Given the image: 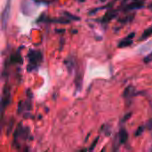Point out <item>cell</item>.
Here are the masks:
<instances>
[{
    "mask_svg": "<svg viewBox=\"0 0 152 152\" xmlns=\"http://www.w3.org/2000/svg\"><path fill=\"white\" fill-rule=\"evenodd\" d=\"M133 1H140V0H133Z\"/></svg>",
    "mask_w": 152,
    "mask_h": 152,
    "instance_id": "cell-24",
    "label": "cell"
},
{
    "mask_svg": "<svg viewBox=\"0 0 152 152\" xmlns=\"http://www.w3.org/2000/svg\"><path fill=\"white\" fill-rule=\"evenodd\" d=\"M101 2H105V1H107V0H100Z\"/></svg>",
    "mask_w": 152,
    "mask_h": 152,
    "instance_id": "cell-23",
    "label": "cell"
},
{
    "mask_svg": "<svg viewBox=\"0 0 152 152\" xmlns=\"http://www.w3.org/2000/svg\"><path fill=\"white\" fill-rule=\"evenodd\" d=\"M12 61L15 62V63H21L22 62V58L19 55V54H15L12 56Z\"/></svg>",
    "mask_w": 152,
    "mask_h": 152,
    "instance_id": "cell-12",
    "label": "cell"
},
{
    "mask_svg": "<svg viewBox=\"0 0 152 152\" xmlns=\"http://www.w3.org/2000/svg\"><path fill=\"white\" fill-rule=\"evenodd\" d=\"M24 152H28V149H26V150L24 151Z\"/></svg>",
    "mask_w": 152,
    "mask_h": 152,
    "instance_id": "cell-21",
    "label": "cell"
},
{
    "mask_svg": "<svg viewBox=\"0 0 152 152\" xmlns=\"http://www.w3.org/2000/svg\"><path fill=\"white\" fill-rule=\"evenodd\" d=\"M64 30H56V32H63Z\"/></svg>",
    "mask_w": 152,
    "mask_h": 152,
    "instance_id": "cell-20",
    "label": "cell"
},
{
    "mask_svg": "<svg viewBox=\"0 0 152 152\" xmlns=\"http://www.w3.org/2000/svg\"><path fill=\"white\" fill-rule=\"evenodd\" d=\"M127 1H128V0H122V1H121V5H124V6H125V5L126 4Z\"/></svg>",
    "mask_w": 152,
    "mask_h": 152,
    "instance_id": "cell-18",
    "label": "cell"
},
{
    "mask_svg": "<svg viewBox=\"0 0 152 152\" xmlns=\"http://www.w3.org/2000/svg\"><path fill=\"white\" fill-rule=\"evenodd\" d=\"M143 130H144V127H143V126H140V127L137 129L136 133H135V136H139V135H141V134L143 133Z\"/></svg>",
    "mask_w": 152,
    "mask_h": 152,
    "instance_id": "cell-15",
    "label": "cell"
},
{
    "mask_svg": "<svg viewBox=\"0 0 152 152\" xmlns=\"http://www.w3.org/2000/svg\"><path fill=\"white\" fill-rule=\"evenodd\" d=\"M151 36H152V27H151V28H147V29H145V30H144V32L142 33V37H141L140 40H144V39H146V38H148V37H151Z\"/></svg>",
    "mask_w": 152,
    "mask_h": 152,
    "instance_id": "cell-10",
    "label": "cell"
},
{
    "mask_svg": "<svg viewBox=\"0 0 152 152\" xmlns=\"http://www.w3.org/2000/svg\"><path fill=\"white\" fill-rule=\"evenodd\" d=\"M135 36V32H132L131 34H129L126 37H125L124 39L120 40L119 43H118V47L119 48H125V47H127V46H130L132 45L133 44V38Z\"/></svg>",
    "mask_w": 152,
    "mask_h": 152,
    "instance_id": "cell-4",
    "label": "cell"
},
{
    "mask_svg": "<svg viewBox=\"0 0 152 152\" xmlns=\"http://www.w3.org/2000/svg\"><path fill=\"white\" fill-rule=\"evenodd\" d=\"M79 152H86V149H83V150H81Z\"/></svg>",
    "mask_w": 152,
    "mask_h": 152,
    "instance_id": "cell-19",
    "label": "cell"
},
{
    "mask_svg": "<svg viewBox=\"0 0 152 152\" xmlns=\"http://www.w3.org/2000/svg\"><path fill=\"white\" fill-rule=\"evenodd\" d=\"M28 70L32 71L33 69H36L39 64L43 61V55L41 52L39 51H34L31 50L28 53Z\"/></svg>",
    "mask_w": 152,
    "mask_h": 152,
    "instance_id": "cell-1",
    "label": "cell"
},
{
    "mask_svg": "<svg viewBox=\"0 0 152 152\" xmlns=\"http://www.w3.org/2000/svg\"><path fill=\"white\" fill-rule=\"evenodd\" d=\"M10 102V93H9V89L6 90V88H4V95L2 98V102H3V110L5 109V107L8 105Z\"/></svg>",
    "mask_w": 152,
    "mask_h": 152,
    "instance_id": "cell-6",
    "label": "cell"
},
{
    "mask_svg": "<svg viewBox=\"0 0 152 152\" xmlns=\"http://www.w3.org/2000/svg\"><path fill=\"white\" fill-rule=\"evenodd\" d=\"M11 4H12V0H6L5 6L1 14V28L2 30H5L10 16H11Z\"/></svg>",
    "mask_w": 152,
    "mask_h": 152,
    "instance_id": "cell-2",
    "label": "cell"
},
{
    "mask_svg": "<svg viewBox=\"0 0 152 152\" xmlns=\"http://www.w3.org/2000/svg\"><path fill=\"white\" fill-rule=\"evenodd\" d=\"M134 14H128V15H126V16H125V17L119 19L118 21L121 22V23H123V24H126V23L131 22V21L134 20Z\"/></svg>",
    "mask_w": 152,
    "mask_h": 152,
    "instance_id": "cell-9",
    "label": "cell"
},
{
    "mask_svg": "<svg viewBox=\"0 0 152 152\" xmlns=\"http://www.w3.org/2000/svg\"><path fill=\"white\" fill-rule=\"evenodd\" d=\"M146 127H147L148 129L151 130L152 129V118L151 119H150V120L147 122V124H146Z\"/></svg>",
    "mask_w": 152,
    "mask_h": 152,
    "instance_id": "cell-17",
    "label": "cell"
},
{
    "mask_svg": "<svg viewBox=\"0 0 152 152\" xmlns=\"http://www.w3.org/2000/svg\"><path fill=\"white\" fill-rule=\"evenodd\" d=\"M63 13L67 17V19H69V20H80V18L79 17H77L76 15H73V14H71V13H69L68 12H64Z\"/></svg>",
    "mask_w": 152,
    "mask_h": 152,
    "instance_id": "cell-11",
    "label": "cell"
},
{
    "mask_svg": "<svg viewBox=\"0 0 152 152\" xmlns=\"http://www.w3.org/2000/svg\"><path fill=\"white\" fill-rule=\"evenodd\" d=\"M98 140H99V138L97 137V138L94 141V142H93V143H92V145H91L90 151H92V150H94V149L95 148V146H96V144H97V142H98Z\"/></svg>",
    "mask_w": 152,
    "mask_h": 152,
    "instance_id": "cell-16",
    "label": "cell"
},
{
    "mask_svg": "<svg viewBox=\"0 0 152 152\" xmlns=\"http://www.w3.org/2000/svg\"><path fill=\"white\" fill-rule=\"evenodd\" d=\"M134 88L133 86H127L126 90L124 91V97L125 98H129L131 96H134Z\"/></svg>",
    "mask_w": 152,
    "mask_h": 152,
    "instance_id": "cell-8",
    "label": "cell"
},
{
    "mask_svg": "<svg viewBox=\"0 0 152 152\" xmlns=\"http://www.w3.org/2000/svg\"><path fill=\"white\" fill-rule=\"evenodd\" d=\"M144 62L145 63H150L152 61V53H151L150 54H148L145 58H144Z\"/></svg>",
    "mask_w": 152,
    "mask_h": 152,
    "instance_id": "cell-14",
    "label": "cell"
},
{
    "mask_svg": "<svg viewBox=\"0 0 152 152\" xmlns=\"http://www.w3.org/2000/svg\"><path fill=\"white\" fill-rule=\"evenodd\" d=\"M79 2H84V1H86V0H78Z\"/></svg>",
    "mask_w": 152,
    "mask_h": 152,
    "instance_id": "cell-22",
    "label": "cell"
},
{
    "mask_svg": "<svg viewBox=\"0 0 152 152\" xmlns=\"http://www.w3.org/2000/svg\"><path fill=\"white\" fill-rule=\"evenodd\" d=\"M127 140H128V134L126 131V129L122 128L119 132V142L121 144H124L126 142Z\"/></svg>",
    "mask_w": 152,
    "mask_h": 152,
    "instance_id": "cell-7",
    "label": "cell"
},
{
    "mask_svg": "<svg viewBox=\"0 0 152 152\" xmlns=\"http://www.w3.org/2000/svg\"><path fill=\"white\" fill-rule=\"evenodd\" d=\"M118 10H110V11H109V12H107V13L102 17V23H107V22H110L113 18H115V17H117V15L118 14Z\"/></svg>",
    "mask_w": 152,
    "mask_h": 152,
    "instance_id": "cell-5",
    "label": "cell"
},
{
    "mask_svg": "<svg viewBox=\"0 0 152 152\" xmlns=\"http://www.w3.org/2000/svg\"><path fill=\"white\" fill-rule=\"evenodd\" d=\"M64 63H65V65L67 66L69 71L72 70V69H73V67H74V61H73L72 60H66Z\"/></svg>",
    "mask_w": 152,
    "mask_h": 152,
    "instance_id": "cell-13",
    "label": "cell"
},
{
    "mask_svg": "<svg viewBox=\"0 0 152 152\" xmlns=\"http://www.w3.org/2000/svg\"><path fill=\"white\" fill-rule=\"evenodd\" d=\"M151 11H152V5H151Z\"/></svg>",
    "mask_w": 152,
    "mask_h": 152,
    "instance_id": "cell-25",
    "label": "cell"
},
{
    "mask_svg": "<svg viewBox=\"0 0 152 152\" xmlns=\"http://www.w3.org/2000/svg\"><path fill=\"white\" fill-rule=\"evenodd\" d=\"M145 1L144 0H140V1H133L132 3L126 4L124 11L125 12H128V11H134V10H138L141 9L144 6Z\"/></svg>",
    "mask_w": 152,
    "mask_h": 152,
    "instance_id": "cell-3",
    "label": "cell"
}]
</instances>
